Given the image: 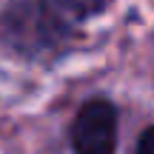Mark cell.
Instances as JSON below:
<instances>
[{"label": "cell", "mask_w": 154, "mask_h": 154, "mask_svg": "<svg viewBox=\"0 0 154 154\" xmlns=\"http://www.w3.org/2000/svg\"><path fill=\"white\" fill-rule=\"evenodd\" d=\"M74 154H114L117 146V109L109 100H88L72 126Z\"/></svg>", "instance_id": "obj_1"}, {"label": "cell", "mask_w": 154, "mask_h": 154, "mask_svg": "<svg viewBox=\"0 0 154 154\" xmlns=\"http://www.w3.org/2000/svg\"><path fill=\"white\" fill-rule=\"evenodd\" d=\"M137 154H154V126L143 131V137L137 143Z\"/></svg>", "instance_id": "obj_2"}]
</instances>
